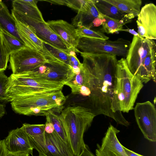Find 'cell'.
Returning a JSON list of instances; mask_svg holds the SVG:
<instances>
[{"mask_svg":"<svg viewBox=\"0 0 156 156\" xmlns=\"http://www.w3.org/2000/svg\"><path fill=\"white\" fill-rule=\"evenodd\" d=\"M83 66L89 73L90 95L86 107L95 116L103 115L127 127L129 122L120 110L116 90L118 62L115 55L80 52Z\"/></svg>","mask_w":156,"mask_h":156,"instance_id":"6da1fadb","label":"cell"},{"mask_svg":"<svg viewBox=\"0 0 156 156\" xmlns=\"http://www.w3.org/2000/svg\"><path fill=\"white\" fill-rule=\"evenodd\" d=\"M61 111L59 116L66 132L69 147L74 156H78L85 144L84 133L96 116L81 105L68 106Z\"/></svg>","mask_w":156,"mask_h":156,"instance_id":"7a4b0ae2","label":"cell"},{"mask_svg":"<svg viewBox=\"0 0 156 156\" xmlns=\"http://www.w3.org/2000/svg\"><path fill=\"white\" fill-rule=\"evenodd\" d=\"M66 99L62 90H59L19 98L10 102V104L16 113L27 116H45L50 111H60Z\"/></svg>","mask_w":156,"mask_h":156,"instance_id":"3957f363","label":"cell"},{"mask_svg":"<svg viewBox=\"0 0 156 156\" xmlns=\"http://www.w3.org/2000/svg\"><path fill=\"white\" fill-rule=\"evenodd\" d=\"M116 90L120 110L128 113L134 108L138 95L144 85L139 78L130 71L124 58L118 60Z\"/></svg>","mask_w":156,"mask_h":156,"instance_id":"277c9868","label":"cell"},{"mask_svg":"<svg viewBox=\"0 0 156 156\" xmlns=\"http://www.w3.org/2000/svg\"><path fill=\"white\" fill-rule=\"evenodd\" d=\"M6 94L8 102L26 96L51 91L62 90L63 83L40 80L26 73L14 74L9 77Z\"/></svg>","mask_w":156,"mask_h":156,"instance_id":"5b68a950","label":"cell"},{"mask_svg":"<svg viewBox=\"0 0 156 156\" xmlns=\"http://www.w3.org/2000/svg\"><path fill=\"white\" fill-rule=\"evenodd\" d=\"M52 61L62 62L55 58L28 47L14 52L10 55V68L14 74L32 71L40 66Z\"/></svg>","mask_w":156,"mask_h":156,"instance_id":"8992f818","label":"cell"},{"mask_svg":"<svg viewBox=\"0 0 156 156\" xmlns=\"http://www.w3.org/2000/svg\"><path fill=\"white\" fill-rule=\"evenodd\" d=\"M130 43L122 38L112 41L82 37L79 38L76 48L85 53L107 54L126 57Z\"/></svg>","mask_w":156,"mask_h":156,"instance_id":"52a82bcc","label":"cell"},{"mask_svg":"<svg viewBox=\"0 0 156 156\" xmlns=\"http://www.w3.org/2000/svg\"><path fill=\"white\" fill-rule=\"evenodd\" d=\"M11 14L15 20L29 28L39 38L52 44L69 54V49L62 40L54 32L46 22H42L26 16L12 9Z\"/></svg>","mask_w":156,"mask_h":156,"instance_id":"ba28073f","label":"cell"},{"mask_svg":"<svg viewBox=\"0 0 156 156\" xmlns=\"http://www.w3.org/2000/svg\"><path fill=\"white\" fill-rule=\"evenodd\" d=\"M137 125L144 138L152 142L156 141V110L149 101L137 103L133 108Z\"/></svg>","mask_w":156,"mask_h":156,"instance_id":"9c48e42d","label":"cell"},{"mask_svg":"<svg viewBox=\"0 0 156 156\" xmlns=\"http://www.w3.org/2000/svg\"><path fill=\"white\" fill-rule=\"evenodd\" d=\"M28 75L40 80L64 84L74 76L70 67L58 61L42 65Z\"/></svg>","mask_w":156,"mask_h":156,"instance_id":"30bf717a","label":"cell"},{"mask_svg":"<svg viewBox=\"0 0 156 156\" xmlns=\"http://www.w3.org/2000/svg\"><path fill=\"white\" fill-rule=\"evenodd\" d=\"M156 44L154 40L133 36L126 57L130 71L136 75L143 62Z\"/></svg>","mask_w":156,"mask_h":156,"instance_id":"8fae6325","label":"cell"},{"mask_svg":"<svg viewBox=\"0 0 156 156\" xmlns=\"http://www.w3.org/2000/svg\"><path fill=\"white\" fill-rule=\"evenodd\" d=\"M136 21L137 33L140 36L150 40L156 39V6L146 4L140 9Z\"/></svg>","mask_w":156,"mask_h":156,"instance_id":"7c38bea8","label":"cell"},{"mask_svg":"<svg viewBox=\"0 0 156 156\" xmlns=\"http://www.w3.org/2000/svg\"><path fill=\"white\" fill-rule=\"evenodd\" d=\"M120 131L110 124L103 138L101 144H97L96 156H128L117 135Z\"/></svg>","mask_w":156,"mask_h":156,"instance_id":"4fadbf2b","label":"cell"},{"mask_svg":"<svg viewBox=\"0 0 156 156\" xmlns=\"http://www.w3.org/2000/svg\"><path fill=\"white\" fill-rule=\"evenodd\" d=\"M4 140L9 152L13 154H26L33 156V148L28 136L22 127L10 131Z\"/></svg>","mask_w":156,"mask_h":156,"instance_id":"5bb4252c","label":"cell"},{"mask_svg":"<svg viewBox=\"0 0 156 156\" xmlns=\"http://www.w3.org/2000/svg\"><path fill=\"white\" fill-rule=\"evenodd\" d=\"M46 23L69 49L80 53L76 48L79 38L74 26L62 20L48 21Z\"/></svg>","mask_w":156,"mask_h":156,"instance_id":"9a60e30c","label":"cell"},{"mask_svg":"<svg viewBox=\"0 0 156 156\" xmlns=\"http://www.w3.org/2000/svg\"><path fill=\"white\" fill-rule=\"evenodd\" d=\"M83 8L73 19L72 24L75 27L84 26L90 29L92 23L97 18L103 16L95 5V0H87Z\"/></svg>","mask_w":156,"mask_h":156,"instance_id":"2e32d148","label":"cell"},{"mask_svg":"<svg viewBox=\"0 0 156 156\" xmlns=\"http://www.w3.org/2000/svg\"><path fill=\"white\" fill-rule=\"evenodd\" d=\"M47 156H74L69 146L55 130L51 133L45 132Z\"/></svg>","mask_w":156,"mask_h":156,"instance_id":"e0dca14e","label":"cell"},{"mask_svg":"<svg viewBox=\"0 0 156 156\" xmlns=\"http://www.w3.org/2000/svg\"><path fill=\"white\" fill-rule=\"evenodd\" d=\"M16 24L20 37L28 47L55 57L44 46L42 40L38 37L29 28L16 21Z\"/></svg>","mask_w":156,"mask_h":156,"instance_id":"ac0fdd59","label":"cell"},{"mask_svg":"<svg viewBox=\"0 0 156 156\" xmlns=\"http://www.w3.org/2000/svg\"><path fill=\"white\" fill-rule=\"evenodd\" d=\"M156 48L153 49L144 59L136 75L143 83L151 80L156 82Z\"/></svg>","mask_w":156,"mask_h":156,"instance_id":"d6986e66","label":"cell"},{"mask_svg":"<svg viewBox=\"0 0 156 156\" xmlns=\"http://www.w3.org/2000/svg\"><path fill=\"white\" fill-rule=\"evenodd\" d=\"M0 29L24 43L18 32L16 21L9 12L7 7L0 0Z\"/></svg>","mask_w":156,"mask_h":156,"instance_id":"ffe728a7","label":"cell"},{"mask_svg":"<svg viewBox=\"0 0 156 156\" xmlns=\"http://www.w3.org/2000/svg\"><path fill=\"white\" fill-rule=\"evenodd\" d=\"M95 5L101 13L111 18L118 20H132L135 17L126 14L106 0H95Z\"/></svg>","mask_w":156,"mask_h":156,"instance_id":"44dd1931","label":"cell"},{"mask_svg":"<svg viewBox=\"0 0 156 156\" xmlns=\"http://www.w3.org/2000/svg\"><path fill=\"white\" fill-rule=\"evenodd\" d=\"M12 9L30 18L43 22L42 14L37 7L33 6L26 2L24 0L12 1Z\"/></svg>","mask_w":156,"mask_h":156,"instance_id":"7402d4cb","label":"cell"},{"mask_svg":"<svg viewBox=\"0 0 156 156\" xmlns=\"http://www.w3.org/2000/svg\"><path fill=\"white\" fill-rule=\"evenodd\" d=\"M124 13L137 16L140 10L141 0H106Z\"/></svg>","mask_w":156,"mask_h":156,"instance_id":"603a6c76","label":"cell"},{"mask_svg":"<svg viewBox=\"0 0 156 156\" xmlns=\"http://www.w3.org/2000/svg\"><path fill=\"white\" fill-rule=\"evenodd\" d=\"M0 31L3 44L9 55L28 47L23 42L5 31L0 29Z\"/></svg>","mask_w":156,"mask_h":156,"instance_id":"cb8c5ba5","label":"cell"},{"mask_svg":"<svg viewBox=\"0 0 156 156\" xmlns=\"http://www.w3.org/2000/svg\"><path fill=\"white\" fill-rule=\"evenodd\" d=\"M104 16L105 21L102 23L100 31L108 34H113L120 31L124 25L132 20L129 19L118 20L105 15Z\"/></svg>","mask_w":156,"mask_h":156,"instance_id":"d4e9b609","label":"cell"},{"mask_svg":"<svg viewBox=\"0 0 156 156\" xmlns=\"http://www.w3.org/2000/svg\"><path fill=\"white\" fill-rule=\"evenodd\" d=\"M56 111H57L52 110L49 111L45 115L46 119H48L53 124L55 132L69 147L65 129L60 119L59 114L57 113Z\"/></svg>","mask_w":156,"mask_h":156,"instance_id":"484cf974","label":"cell"},{"mask_svg":"<svg viewBox=\"0 0 156 156\" xmlns=\"http://www.w3.org/2000/svg\"><path fill=\"white\" fill-rule=\"evenodd\" d=\"M28 137L31 146L38 152L39 156H47L45 133L37 136Z\"/></svg>","mask_w":156,"mask_h":156,"instance_id":"4316f807","label":"cell"},{"mask_svg":"<svg viewBox=\"0 0 156 156\" xmlns=\"http://www.w3.org/2000/svg\"><path fill=\"white\" fill-rule=\"evenodd\" d=\"M76 30L79 38L86 37L103 40H107L109 38L104 33L100 31L94 30L84 26L78 27Z\"/></svg>","mask_w":156,"mask_h":156,"instance_id":"83f0119b","label":"cell"},{"mask_svg":"<svg viewBox=\"0 0 156 156\" xmlns=\"http://www.w3.org/2000/svg\"><path fill=\"white\" fill-rule=\"evenodd\" d=\"M42 41L44 46L52 56L71 68L70 64L69 55L68 54L47 42L43 40Z\"/></svg>","mask_w":156,"mask_h":156,"instance_id":"f1b7e54d","label":"cell"},{"mask_svg":"<svg viewBox=\"0 0 156 156\" xmlns=\"http://www.w3.org/2000/svg\"><path fill=\"white\" fill-rule=\"evenodd\" d=\"M45 124H31L25 123L22 127L29 136H34L45 133Z\"/></svg>","mask_w":156,"mask_h":156,"instance_id":"f546056e","label":"cell"},{"mask_svg":"<svg viewBox=\"0 0 156 156\" xmlns=\"http://www.w3.org/2000/svg\"><path fill=\"white\" fill-rule=\"evenodd\" d=\"M9 78L4 71L0 72V103L8 102V98L6 94L7 86Z\"/></svg>","mask_w":156,"mask_h":156,"instance_id":"4dcf8cb0","label":"cell"},{"mask_svg":"<svg viewBox=\"0 0 156 156\" xmlns=\"http://www.w3.org/2000/svg\"><path fill=\"white\" fill-rule=\"evenodd\" d=\"M9 56L3 44L0 31V72L6 69Z\"/></svg>","mask_w":156,"mask_h":156,"instance_id":"1f68e13d","label":"cell"},{"mask_svg":"<svg viewBox=\"0 0 156 156\" xmlns=\"http://www.w3.org/2000/svg\"><path fill=\"white\" fill-rule=\"evenodd\" d=\"M86 0H65V5L78 12L82 8Z\"/></svg>","mask_w":156,"mask_h":156,"instance_id":"d6a6232c","label":"cell"},{"mask_svg":"<svg viewBox=\"0 0 156 156\" xmlns=\"http://www.w3.org/2000/svg\"><path fill=\"white\" fill-rule=\"evenodd\" d=\"M70 64L71 67L73 66H76L81 68L83 66L82 63H81L77 57L75 52L70 51L69 53Z\"/></svg>","mask_w":156,"mask_h":156,"instance_id":"836d02e7","label":"cell"},{"mask_svg":"<svg viewBox=\"0 0 156 156\" xmlns=\"http://www.w3.org/2000/svg\"><path fill=\"white\" fill-rule=\"evenodd\" d=\"M8 151L5 144V140L0 139V156H7Z\"/></svg>","mask_w":156,"mask_h":156,"instance_id":"e575fe53","label":"cell"},{"mask_svg":"<svg viewBox=\"0 0 156 156\" xmlns=\"http://www.w3.org/2000/svg\"><path fill=\"white\" fill-rule=\"evenodd\" d=\"M55 130L54 128L53 124L50 121L46 119V122L45 124V132L47 133H53Z\"/></svg>","mask_w":156,"mask_h":156,"instance_id":"d590c367","label":"cell"},{"mask_svg":"<svg viewBox=\"0 0 156 156\" xmlns=\"http://www.w3.org/2000/svg\"><path fill=\"white\" fill-rule=\"evenodd\" d=\"M78 156H95L91 151L88 146L85 144L82 151Z\"/></svg>","mask_w":156,"mask_h":156,"instance_id":"8d00e7d4","label":"cell"},{"mask_svg":"<svg viewBox=\"0 0 156 156\" xmlns=\"http://www.w3.org/2000/svg\"><path fill=\"white\" fill-rule=\"evenodd\" d=\"M123 148L128 156H144L131 151L123 146Z\"/></svg>","mask_w":156,"mask_h":156,"instance_id":"74e56055","label":"cell"},{"mask_svg":"<svg viewBox=\"0 0 156 156\" xmlns=\"http://www.w3.org/2000/svg\"><path fill=\"white\" fill-rule=\"evenodd\" d=\"M123 31L128 32L130 34L133 35V36L140 37L138 33L135 31L133 29H131L129 28L121 30L120 31Z\"/></svg>","mask_w":156,"mask_h":156,"instance_id":"f35d334b","label":"cell"},{"mask_svg":"<svg viewBox=\"0 0 156 156\" xmlns=\"http://www.w3.org/2000/svg\"><path fill=\"white\" fill-rule=\"evenodd\" d=\"M44 1H46L47 2H49L52 4H55L62 5H65V0H44Z\"/></svg>","mask_w":156,"mask_h":156,"instance_id":"ab89813d","label":"cell"},{"mask_svg":"<svg viewBox=\"0 0 156 156\" xmlns=\"http://www.w3.org/2000/svg\"><path fill=\"white\" fill-rule=\"evenodd\" d=\"M6 113L5 105L0 103V119L3 117Z\"/></svg>","mask_w":156,"mask_h":156,"instance_id":"60d3db41","label":"cell"},{"mask_svg":"<svg viewBox=\"0 0 156 156\" xmlns=\"http://www.w3.org/2000/svg\"><path fill=\"white\" fill-rule=\"evenodd\" d=\"M24 1L27 3L34 7H37V3L38 0H24Z\"/></svg>","mask_w":156,"mask_h":156,"instance_id":"b9f144b4","label":"cell"},{"mask_svg":"<svg viewBox=\"0 0 156 156\" xmlns=\"http://www.w3.org/2000/svg\"><path fill=\"white\" fill-rule=\"evenodd\" d=\"M7 156H30V154H13L8 151Z\"/></svg>","mask_w":156,"mask_h":156,"instance_id":"7bdbcfd3","label":"cell"},{"mask_svg":"<svg viewBox=\"0 0 156 156\" xmlns=\"http://www.w3.org/2000/svg\"></svg>","mask_w":156,"mask_h":156,"instance_id":"ee69618b","label":"cell"}]
</instances>
